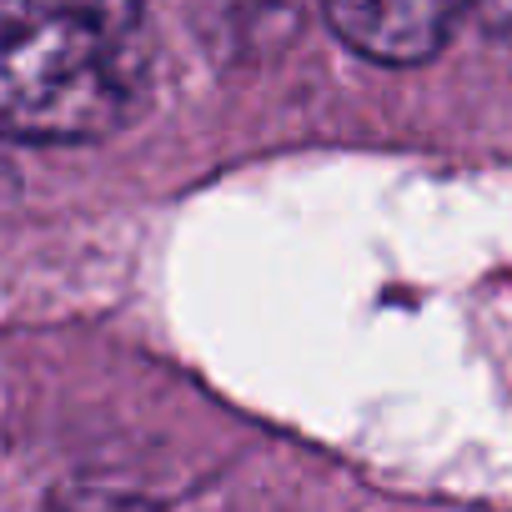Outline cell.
Instances as JSON below:
<instances>
[{
    "instance_id": "1",
    "label": "cell",
    "mask_w": 512,
    "mask_h": 512,
    "mask_svg": "<svg viewBox=\"0 0 512 512\" xmlns=\"http://www.w3.org/2000/svg\"><path fill=\"white\" fill-rule=\"evenodd\" d=\"M151 81L141 0H0V141H101Z\"/></svg>"
},
{
    "instance_id": "2",
    "label": "cell",
    "mask_w": 512,
    "mask_h": 512,
    "mask_svg": "<svg viewBox=\"0 0 512 512\" xmlns=\"http://www.w3.org/2000/svg\"><path fill=\"white\" fill-rule=\"evenodd\" d=\"M472 0H322L342 46L377 66L432 61Z\"/></svg>"
},
{
    "instance_id": "3",
    "label": "cell",
    "mask_w": 512,
    "mask_h": 512,
    "mask_svg": "<svg viewBox=\"0 0 512 512\" xmlns=\"http://www.w3.org/2000/svg\"><path fill=\"white\" fill-rule=\"evenodd\" d=\"M472 11H477V21L492 41L512 46V0H472Z\"/></svg>"
}]
</instances>
